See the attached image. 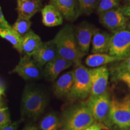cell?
Wrapping results in <instances>:
<instances>
[{"label": "cell", "mask_w": 130, "mask_h": 130, "mask_svg": "<svg viewBox=\"0 0 130 130\" xmlns=\"http://www.w3.org/2000/svg\"><path fill=\"white\" fill-rule=\"evenodd\" d=\"M60 126H61V122L54 113L46 115L39 124L40 130H57Z\"/></svg>", "instance_id": "obj_22"}, {"label": "cell", "mask_w": 130, "mask_h": 130, "mask_svg": "<svg viewBox=\"0 0 130 130\" xmlns=\"http://www.w3.org/2000/svg\"><path fill=\"white\" fill-rule=\"evenodd\" d=\"M111 35L108 32L96 29L91 43L92 53H108Z\"/></svg>", "instance_id": "obj_16"}, {"label": "cell", "mask_w": 130, "mask_h": 130, "mask_svg": "<svg viewBox=\"0 0 130 130\" xmlns=\"http://www.w3.org/2000/svg\"><path fill=\"white\" fill-rule=\"evenodd\" d=\"M58 56L53 40L42 42L35 53L31 56L34 60L42 67Z\"/></svg>", "instance_id": "obj_12"}, {"label": "cell", "mask_w": 130, "mask_h": 130, "mask_svg": "<svg viewBox=\"0 0 130 130\" xmlns=\"http://www.w3.org/2000/svg\"><path fill=\"white\" fill-rule=\"evenodd\" d=\"M58 56L70 61L75 66L81 64V60L85 56L78 46L74 28L71 25L63 27L53 39Z\"/></svg>", "instance_id": "obj_1"}, {"label": "cell", "mask_w": 130, "mask_h": 130, "mask_svg": "<svg viewBox=\"0 0 130 130\" xmlns=\"http://www.w3.org/2000/svg\"><path fill=\"white\" fill-rule=\"evenodd\" d=\"M50 4L59 11L63 18L71 22L80 15L77 0H50Z\"/></svg>", "instance_id": "obj_13"}, {"label": "cell", "mask_w": 130, "mask_h": 130, "mask_svg": "<svg viewBox=\"0 0 130 130\" xmlns=\"http://www.w3.org/2000/svg\"><path fill=\"white\" fill-rule=\"evenodd\" d=\"M127 1H128V3H130V0H127Z\"/></svg>", "instance_id": "obj_36"}, {"label": "cell", "mask_w": 130, "mask_h": 130, "mask_svg": "<svg viewBox=\"0 0 130 130\" xmlns=\"http://www.w3.org/2000/svg\"><path fill=\"white\" fill-rule=\"evenodd\" d=\"M42 23L46 27H52L60 25L63 22V17L53 5H46L41 10Z\"/></svg>", "instance_id": "obj_17"}, {"label": "cell", "mask_w": 130, "mask_h": 130, "mask_svg": "<svg viewBox=\"0 0 130 130\" xmlns=\"http://www.w3.org/2000/svg\"><path fill=\"white\" fill-rule=\"evenodd\" d=\"M108 54L124 58L130 53V31L122 30L113 32L110 41Z\"/></svg>", "instance_id": "obj_7"}, {"label": "cell", "mask_w": 130, "mask_h": 130, "mask_svg": "<svg viewBox=\"0 0 130 130\" xmlns=\"http://www.w3.org/2000/svg\"><path fill=\"white\" fill-rule=\"evenodd\" d=\"M95 122V119L85 102L76 104L64 112L62 130H85Z\"/></svg>", "instance_id": "obj_2"}, {"label": "cell", "mask_w": 130, "mask_h": 130, "mask_svg": "<svg viewBox=\"0 0 130 130\" xmlns=\"http://www.w3.org/2000/svg\"><path fill=\"white\" fill-rule=\"evenodd\" d=\"M79 14H89L96 9L99 0H77Z\"/></svg>", "instance_id": "obj_24"}, {"label": "cell", "mask_w": 130, "mask_h": 130, "mask_svg": "<svg viewBox=\"0 0 130 130\" xmlns=\"http://www.w3.org/2000/svg\"><path fill=\"white\" fill-rule=\"evenodd\" d=\"M123 58L113 56L108 53H95L89 55L86 58V66L92 68L104 66L105 64L113 62H119Z\"/></svg>", "instance_id": "obj_18"}, {"label": "cell", "mask_w": 130, "mask_h": 130, "mask_svg": "<svg viewBox=\"0 0 130 130\" xmlns=\"http://www.w3.org/2000/svg\"><path fill=\"white\" fill-rule=\"evenodd\" d=\"M109 118L111 125H115L123 129L130 128V96L121 100L115 98L112 99Z\"/></svg>", "instance_id": "obj_5"}, {"label": "cell", "mask_w": 130, "mask_h": 130, "mask_svg": "<svg viewBox=\"0 0 130 130\" xmlns=\"http://www.w3.org/2000/svg\"><path fill=\"white\" fill-rule=\"evenodd\" d=\"M110 102L109 94L105 92L100 95L89 96L86 103L95 121L101 124L103 123L105 126H110L111 125L109 118Z\"/></svg>", "instance_id": "obj_6"}, {"label": "cell", "mask_w": 130, "mask_h": 130, "mask_svg": "<svg viewBox=\"0 0 130 130\" xmlns=\"http://www.w3.org/2000/svg\"><path fill=\"white\" fill-rule=\"evenodd\" d=\"M72 63L58 56L45 65L43 75L48 80L54 81L61 72L72 66Z\"/></svg>", "instance_id": "obj_14"}, {"label": "cell", "mask_w": 130, "mask_h": 130, "mask_svg": "<svg viewBox=\"0 0 130 130\" xmlns=\"http://www.w3.org/2000/svg\"><path fill=\"white\" fill-rule=\"evenodd\" d=\"M127 28L128 30L130 31V21H128V25H127Z\"/></svg>", "instance_id": "obj_35"}, {"label": "cell", "mask_w": 130, "mask_h": 130, "mask_svg": "<svg viewBox=\"0 0 130 130\" xmlns=\"http://www.w3.org/2000/svg\"><path fill=\"white\" fill-rule=\"evenodd\" d=\"M119 62V63L116 66L115 73L130 72V53Z\"/></svg>", "instance_id": "obj_27"}, {"label": "cell", "mask_w": 130, "mask_h": 130, "mask_svg": "<svg viewBox=\"0 0 130 130\" xmlns=\"http://www.w3.org/2000/svg\"><path fill=\"white\" fill-rule=\"evenodd\" d=\"M91 90L89 96H98L106 92L109 78V71L105 66L90 69Z\"/></svg>", "instance_id": "obj_10"}, {"label": "cell", "mask_w": 130, "mask_h": 130, "mask_svg": "<svg viewBox=\"0 0 130 130\" xmlns=\"http://www.w3.org/2000/svg\"><path fill=\"white\" fill-rule=\"evenodd\" d=\"M74 83V71L65 72L57 79L54 85V93L57 98L68 96Z\"/></svg>", "instance_id": "obj_15"}, {"label": "cell", "mask_w": 130, "mask_h": 130, "mask_svg": "<svg viewBox=\"0 0 130 130\" xmlns=\"http://www.w3.org/2000/svg\"><path fill=\"white\" fill-rule=\"evenodd\" d=\"M0 36L7 40L19 53H22L21 39L13 30H9L0 27Z\"/></svg>", "instance_id": "obj_23"}, {"label": "cell", "mask_w": 130, "mask_h": 130, "mask_svg": "<svg viewBox=\"0 0 130 130\" xmlns=\"http://www.w3.org/2000/svg\"><path fill=\"white\" fill-rule=\"evenodd\" d=\"M22 130H39L37 128V126L35 125H28L25 126Z\"/></svg>", "instance_id": "obj_33"}, {"label": "cell", "mask_w": 130, "mask_h": 130, "mask_svg": "<svg viewBox=\"0 0 130 130\" xmlns=\"http://www.w3.org/2000/svg\"><path fill=\"white\" fill-rule=\"evenodd\" d=\"M31 22L30 19L18 14L14 25L12 27V30L22 39L24 36L30 31Z\"/></svg>", "instance_id": "obj_21"}, {"label": "cell", "mask_w": 130, "mask_h": 130, "mask_svg": "<svg viewBox=\"0 0 130 130\" xmlns=\"http://www.w3.org/2000/svg\"><path fill=\"white\" fill-rule=\"evenodd\" d=\"M75 66L73 70L74 83L68 97L72 101L86 100L90 95L91 90L90 69L81 64Z\"/></svg>", "instance_id": "obj_4"}, {"label": "cell", "mask_w": 130, "mask_h": 130, "mask_svg": "<svg viewBox=\"0 0 130 130\" xmlns=\"http://www.w3.org/2000/svg\"><path fill=\"white\" fill-rule=\"evenodd\" d=\"M101 126L100 123L94 122L93 124L91 125L87 128H86L85 130H101Z\"/></svg>", "instance_id": "obj_32"}, {"label": "cell", "mask_w": 130, "mask_h": 130, "mask_svg": "<svg viewBox=\"0 0 130 130\" xmlns=\"http://www.w3.org/2000/svg\"><path fill=\"white\" fill-rule=\"evenodd\" d=\"M18 127V122H11L7 125L0 128V130H17Z\"/></svg>", "instance_id": "obj_30"}, {"label": "cell", "mask_w": 130, "mask_h": 130, "mask_svg": "<svg viewBox=\"0 0 130 130\" xmlns=\"http://www.w3.org/2000/svg\"><path fill=\"white\" fill-rule=\"evenodd\" d=\"M101 24L115 32L127 28L128 18L123 14L120 8L110 10L99 14Z\"/></svg>", "instance_id": "obj_8"}, {"label": "cell", "mask_w": 130, "mask_h": 130, "mask_svg": "<svg viewBox=\"0 0 130 130\" xmlns=\"http://www.w3.org/2000/svg\"><path fill=\"white\" fill-rule=\"evenodd\" d=\"M115 77L118 80L124 83L130 89V72L115 73Z\"/></svg>", "instance_id": "obj_28"}, {"label": "cell", "mask_w": 130, "mask_h": 130, "mask_svg": "<svg viewBox=\"0 0 130 130\" xmlns=\"http://www.w3.org/2000/svg\"><path fill=\"white\" fill-rule=\"evenodd\" d=\"M18 14L30 19L40 11L42 7L41 0H16Z\"/></svg>", "instance_id": "obj_19"}, {"label": "cell", "mask_w": 130, "mask_h": 130, "mask_svg": "<svg viewBox=\"0 0 130 130\" xmlns=\"http://www.w3.org/2000/svg\"><path fill=\"white\" fill-rule=\"evenodd\" d=\"M46 104V97L42 91L25 87L21 102L22 116L36 119L45 111Z\"/></svg>", "instance_id": "obj_3"}, {"label": "cell", "mask_w": 130, "mask_h": 130, "mask_svg": "<svg viewBox=\"0 0 130 130\" xmlns=\"http://www.w3.org/2000/svg\"><path fill=\"white\" fill-rule=\"evenodd\" d=\"M42 43L41 39L38 35L30 30L21 39L22 53L25 56L31 57Z\"/></svg>", "instance_id": "obj_20"}, {"label": "cell", "mask_w": 130, "mask_h": 130, "mask_svg": "<svg viewBox=\"0 0 130 130\" xmlns=\"http://www.w3.org/2000/svg\"><path fill=\"white\" fill-rule=\"evenodd\" d=\"M119 0H99L96 9L97 13L100 14L110 10L119 8Z\"/></svg>", "instance_id": "obj_25"}, {"label": "cell", "mask_w": 130, "mask_h": 130, "mask_svg": "<svg viewBox=\"0 0 130 130\" xmlns=\"http://www.w3.org/2000/svg\"><path fill=\"white\" fill-rule=\"evenodd\" d=\"M95 30L93 25L87 22L81 23L74 29L75 37L78 46L80 51L85 54L88 53L90 49Z\"/></svg>", "instance_id": "obj_11"}, {"label": "cell", "mask_w": 130, "mask_h": 130, "mask_svg": "<svg viewBox=\"0 0 130 130\" xmlns=\"http://www.w3.org/2000/svg\"><path fill=\"white\" fill-rule=\"evenodd\" d=\"M123 130H127V129H123Z\"/></svg>", "instance_id": "obj_37"}, {"label": "cell", "mask_w": 130, "mask_h": 130, "mask_svg": "<svg viewBox=\"0 0 130 130\" xmlns=\"http://www.w3.org/2000/svg\"><path fill=\"white\" fill-rule=\"evenodd\" d=\"M120 9H121L123 14L128 19H130V3H128V4L125 5Z\"/></svg>", "instance_id": "obj_31"}, {"label": "cell", "mask_w": 130, "mask_h": 130, "mask_svg": "<svg viewBox=\"0 0 130 130\" xmlns=\"http://www.w3.org/2000/svg\"><path fill=\"white\" fill-rule=\"evenodd\" d=\"M32 57L25 56L20 58L19 63L15 66L12 72L16 73L26 80L36 79L41 78L43 71Z\"/></svg>", "instance_id": "obj_9"}, {"label": "cell", "mask_w": 130, "mask_h": 130, "mask_svg": "<svg viewBox=\"0 0 130 130\" xmlns=\"http://www.w3.org/2000/svg\"><path fill=\"white\" fill-rule=\"evenodd\" d=\"M4 94V87L0 84V96H2Z\"/></svg>", "instance_id": "obj_34"}, {"label": "cell", "mask_w": 130, "mask_h": 130, "mask_svg": "<svg viewBox=\"0 0 130 130\" xmlns=\"http://www.w3.org/2000/svg\"><path fill=\"white\" fill-rule=\"evenodd\" d=\"M11 123L9 108L2 96H0V128Z\"/></svg>", "instance_id": "obj_26"}, {"label": "cell", "mask_w": 130, "mask_h": 130, "mask_svg": "<svg viewBox=\"0 0 130 130\" xmlns=\"http://www.w3.org/2000/svg\"><path fill=\"white\" fill-rule=\"evenodd\" d=\"M0 27L4 29H7V30H12V27L9 25L7 21L5 19L4 15H3L1 7H0Z\"/></svg>", "instance_id": "obj_29"}]
</instances>
